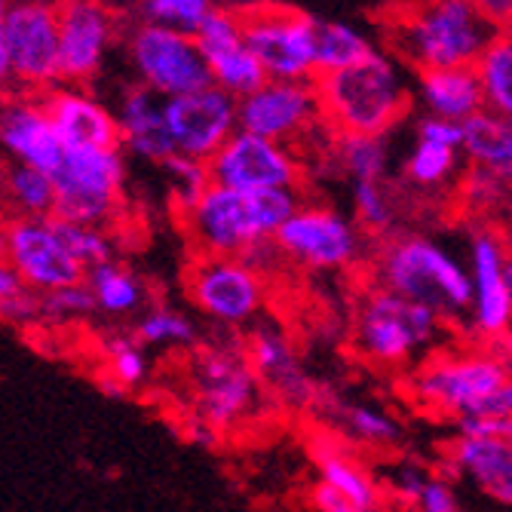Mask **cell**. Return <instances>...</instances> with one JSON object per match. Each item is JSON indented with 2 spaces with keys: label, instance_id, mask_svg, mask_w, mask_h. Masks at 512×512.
<instances>
[{
  "label": "cell",
  "instance_id": "6da1fadb",
  "mask_svg": "<svg viewBox=\"0 0 512 512\" xmlns=\"http://www.w3.org/2000/svg\"><path fill=\"white\" fill-rule=\"evenodd\" d=\"M494 34L497 28L473 7V0H427L387 10L384 16L390 56L414 74L476 65Z\"/></svg>",
  "mask_w": 512,
  "mask_h": 512
},
{
  "label": "cell",
  "instance_id": "7a4b0ae2",
  "mask_svg": "<svg viewBox=\"0 0 512 512\" xmlns=\"http://www.w3.org/2000/svg\"><path fill=\"white\" fill-rule=\"evenodd\" d=\"M405 65L390 53H375L359 65L316 77L322 123L332 135H387L408 114L414 86Z\"/></svg>",
  "mask_w": 512,
  "mask_h": 512
},
{
  "label": "cell",
  "instance_id": "3957f363",
  "mask_svg": "<svg viewBox=\"0 0 512 512\" xmlns=\"http://www.w3.org/2000/svg\"><path fill=\"white\" fill-rule=\"evenodd\" d=\"M301 206V188H276L243 194L209 184L206 194L181 212L184 234L200 255H243L273 243L292 212Z\"/></svg>",
  "mask_w": 512,
  "mask_h": 512
},
{
  "label": "cell",
  "instance_id": "277c9868",
  "mask_svg": "<svg viewBox=\"0 0 512 512\" xmlns=\"http://www.w3.org/2000/svg\"><path fill=\"white\" fill-rule=\"evenodd\" d=\"M378 286L436 310L445 322L470 316L473 286L467 258L430 234H393L375 258Z\"/></svg>",
  "mask_w": 512,
  "mask_h": 512
},
{
  "label": "cell",
  "instance_id": "5b68a950",
  "mask_svg": "<svg viewBox=\"0 0 512 512\" xmlns=\"http://www.w3.org/2000/svg\"><path fill=\"white\" fill-rule=\"evenodd\" d=\"M445 319L384 286H371L353 319V347L362 359L393 368L421 359L442 341Z\"/></svg>",
  "mask_w": 512,
  "mask_h": 512
},
{
  "label": "cell",
  "instance_id": "8992f818",
  "mask_svg": "<svg viewBox=\"0 0 512 512\" xmlns=\"http://www.w3.org/2000/svg\"><path fill=\"white\" fill-rule=\"evenodd\" d=\"M512 375L494 350H460L430 356L411 378V396L427 411L467 421L482 417L488 399Z\"/></svg>",
  "mask_w": 512,
  "mask_h": 512
},
{
  "label": "cell",
  "instance_id": "52a82bcc",
  "mask_svg": "<svg viewBox=\"0 0 512 512\" xmlns=\"http://www.w3.org/2000/svg\"><path fill=\"white\" fill-rule=\"evenodd\" d=\"M123 148H65L56 181V218L108 227L126 200Z\"/></svg>",
  "mask_w": 512,
  "mask_h": 512
},
{
  "label": "cell",
  "instance_id": "ba28073f",
  "mask_svg": "<svg viewBox=\"0 0 512 512\" xmlns=\"http://www.w3.org/2000/svg\"><path fill=\"white\" fill-rule=\"evenodd\" d=\"M123 53L135 83L160 92L163 99L188 96L212 83L203 50L191 34L138 19L123 31Z\"/></svg>",
  "mask_w": 512,
  "mask_h": 512
},
{
  "label": "cell",
  "instance_id": "9c48e42d",
  "mask_svg": "<svg viewBox=\"0 0 512 512\" xmlns=\"http://www.w3.org/2000/svg\"><path fill=\"white\" fill-rule=\"evenodd\" d=\"M264 384L246 356V347H206L194 362L197 417L218 433L240 430L261 408Z\"/></svg>",
  "mask_w": 512,
  "mask_h": 512
},
{
  "label": "cell",
  "instance_id": "30bf717a",
  "mask_svg": "<svg viewBox=\"0 0 512 512\" xmlns=\"http://www.w3.org/2000/svg\"><path fill=\"white\" fill-rule=\"evenodd\" d=\"M365 230L356 218L322 206L301 203L292 218L279 227L273 246L283 261H292L304 270H347L365 255Z\"/></svg>",
  "mask_w": 512,
  "mask_h": 512
},
{
  "label": "cell",
  "instance_id": "8fae6325",
  "mask_svg": "<svg viewBox=\"0 0 512 512\" xmlns=\"http://www.w3.org/2000/svg\"><path fill=\"white\" fill-rule=\"evenodd\" d=\"M188 295L206 319L243 329L264 310V270L243 255H200L188 270Z\"/></svg>",
  "mask_w": 512,
  "mask_h": 512
},
{
  "label": "cell",
  "instance_id": "7c38bea8",
  "mask_svg": "<svg viewBox=\"0 0 512 512\" xmlns=\"http://www.w3.org/2000/svg\"><path fill=\"white\" fill-rule=\"evenodd\" d=\"M246 40L270 80H316V19L292 7L255 4L240 10Z\"/></svg>",
  "mask_w": 512,
  "mask_h": 512
},
{
  "label": "cell",
  "instance_id": "4fadbf2b",
  "mask_svg": "<svg viewBox=\"0 0 512 512\" xmlns=\"http://www.w3.org/2000/svg\"><path fill=\"white\" fill-rule=\"evenodd\" d=\"M0 255H7V261L25 279V286L37 295L86 279V267L71 255L56 215L10 218L0 227Z\"/></svg>",
  "mask_w": 512,
  "mask_h": 512
},
{
  "label": "cell",
  "instance_id": "5bb4252c",
  "mask_svg": "<svg viewBox=\"0 0 512 512\" xmlns=\"http://www.w3.org/2000/svg\"><path fill=\"white\" fill-rule=\"evenodd\" d=\"M209 175L212 184H221V188L258 194L276 188H301L304 169L289 145H279L249 129H237L209 160Z\"/></svg>",
  "mask_w": 512,
  "mask_h": 512
},
{
  "label": "cell",
  "instance_id": "9a60e30c",
  "mask_svg": "<svg viewBox=\"0 0 512 512\" xmlns=\"http://www.w3.org/2000/svg\"><path fill=\"white\" fill-rule=\"evenodd\" d=\"M322 123L316 80H264L240 99V129L298 148Z\"/></svg>",
  "mask_w": 512,
  "mask_h": 512
},
{
  "label": "cell",
  "instance_id": "2e32d148",
  "mask_svg": "<svg viewBox=\"0 0 512 512\" xmlns=\"http://www.w3.org/2000/svg\"><path fill=\"white\" fill-rule=\"evenodd\" d=\"M4 43L16 71V83L53 89L59 68V0H13L4 19Z\"/></svg>",
  "mask_w": 512,
  "mask_h": 512
},
{
  "label": "cell",
  "instance_id": "e0dca14e",
  "mask_svg": "<svg viewBox=\"0 0 512 512\" xmlns=\"http://www.w3.org/2000/svg\"><path fill=\"white\" fill-rule=\"evenodd\" d=\"M509 249L500 237L497 224L476 221L467 243V267H470V329L485 341H500L512 335V298L506 283Z\"/></svg>",
  "mask_w": 512,
  "mask_h": 512
},
{
  "label": "cell",
  "instance_id": "ac0fdd59",
  "mask_svg": "<svg viewBox=\"0 0 512 512\" xmlns=\"http://www.w3.org/2000/svg\"><path fill=\"white\" fill-rule=\"evenodd\" d=\"M120 37L108 0H59V68L62 83L86 86L105 71Z\"/></svg>",
  "mask_w": 512,
  "mask_h": 512
},
{
  "label": "cell",
  "instance_id": "d6986e66",
  "mask_svg": "<svg viewBox=\"0 0 512 512\" xmlns=\"http://www.w3.org/2000/svg\"><path fill=\"white\" fill-rule=\"evenodd\" d=\"M166 114H169L175 154L206 160V163L240 129V99L218 89L215 83L194 89L188 96L169 99Z\"/></svg>",
  "mask_w": 512,
  "mask_h": 512
},
{
  "label": "cell",
  "instance_id": "ffe728a7",
  "mask_svg": "<svg viewBox=\"0 0 512 512\" xmlns=\"http://www.w3.org/2000/svg\"><path fill=\"white\" fill-rule=\"evenodd\" d=\"M197 43H200L203 59L209 65L212 83L218 89L230 92L234 99H246L249 92H255L267 80L261 62L255 59L252 46L246 40L240 10L218 7L206 19V25L197 31Z\"/></svg>",
  "mask_w": 512,
  "mask_h": 512
},
{
  "label": "cell",
  "instance_id": "44dd1931",
  "mask_svg": "<svg viewBox=\"0 0 512 512\" xmlns=\"http://www.w3.org/2000/svg\"><path fill=\"white\" fill-rule=\"evenodd\" d=\"M463 166H470L463 157V123L421 117L414 126V142L402 163V178L411 188L424 194L457 191L463 178Z\"/></svg>",
  "mask_w": 512,
  "mask_h": 512
},
{
  "label": "cell",
  "instance_id": "7402d4cb",
  "mask_svg": "<svg viewBox=\"0 0 512 512\" xmlns=\"http://www.w3.org/2000/svg\"><path fill=\"white\" fill-rule=\"evenodd\" d=\"M246 356L264 390H270L279 402L292 408H307L316 402V381L307 375L292 338L276 322H252V332L246 338Z\"/></svg>",
  "mask_w": 512,
  "mask_h": 512
},
{
  "label": "cell",
  "instance_id": "603a6c76",
  "mask_svg": "<svg viewBox=\"0 0 512 512\" xmlns=\"http://www.w3.org/2000/svg\"><path fill=\"white\" fill-rule=\"evenodd\" d=\"M0 154L10 163L37 166L53 172L65 154L46 102L34 99H0Z\"/></svg>",
  "mask_w": 512,
  "mask_h": 512
},
{
  "label": "cell",
  "instance_id": "cb8c5ba5",
  "mask_svg": "<svg viewBox=\"0 0 512 512\" xmlns=\"http://www.w3.org/2000/svg\"><path fill=\"white\" fill-rule=\"evenodd\" d=\"M43 102L65 148H120V123L114 108L92 96L86 86H53Z\"/></svg>",
  "mask_w": 512,
  "mask_h": 512
},
{
  "label": "cell",
  "instance_id": "d4e9b609",
  "mask_svg": "<svg viewBox=\"0 0 512 512\" xmlns=\"http://www.w3.org/2000/svg\"><path fill=\"white\" fill-rule=\"evenodd\" d=\"M448 467L497 506L512 509V439L497 433H457L448 445Z\"/></svg>",
  "mask_w": 512,
  "mask_h": 512
},
{
  "label": "cell",
  "instance_id": "484cf974",
  "mask_svg": "<svg viewBox=\"0 0 512 512\" xmlns=\"http://www.w3.org/2000/svg\"><path fill=\"white\" fill-rule=\"evenodd\" d=\"M160 92L132 83L123 89V96L114 108L117 123H120V148L138 160H148L163 166L172 154V132H169V114Z\"/></svg>",
  "mask_w": 512,
  "mask_h": 512
},
{
  "label": "cell",
  "instance_id": "4316f807",
  "mask_svg": "<svg viewBox=\"0 0 512 512\" xmlns=\"http://www.w3.org/2000/svg\"><path fill=\"white\" fill-rule=\"evenodd\" d=\"M414 99L427 117L451 123H467L488 108L476 65L421 71L414 77Z\"/></svg>",
  "mask_w": 512,
  "mask_h": 512
},
{
  "label": "cell",
  "instance_id": "83f0119b",
  "mask_svg": "<svg viewBox=\"0 0 512 512\" xmlns=\"http://www.w3.org/2000/svg\"><path fill=\"white\" fill-rule=\"evenodd\" d=\"M310 457L319 473L316 482L335 488L338 494H344L347 500H353L359 506L387 503V494H384L381 482L375 479V473L350 454V448L341 442V436L310 439Z\"/></svg>",
  "mask_w": 512,
  "mask_h": 512
},
{
  "label": "cell",
  "instance_id": "f1b7e54d",
  "mask_svg": "<svg viewBox=\"0 0 512 512\" xmlns=\"http://www.w3.org/2000/svg\"><path fill=\"white\" fill-rule=\"evenodd\" d=\"M329 424L338 436H344L353 445L365 448H393L402 436V427L396 417L375 405V402H350V399H332L325 405Z\"/></svg>",
  "mask_w": 512,
  "mask_h": 512
},
{
  "label": "cell",
  "instance_id": "f546056e",
  "mask_svg": "<svg viewBox=\"0 0 512 512\" xmlns=\"http://www.w3.org/2000/svg\"><path fill=\"white\" fill-rule=\"evenodd\" d=\"M83 283L89 286L99 313H105V316L123 319V316H135V313L148 310V286L142 283V276L114 258L89 267Z\"/></svg>",
  "mask_w": 512,
  "mask_h": 512
},
{
  "label": "cell",
  "instance_id": "4dcf8cb0",
  "mask_svg": "<svg viewBox=\"0 0 512 512\" xmlns=\"http://www.w3.org/2000/svg\"><path fill=\"white\" fill-rule=\"evenodd\" d=\"M463 157L470 166L500 172L512 191V120L485 108L463 123Z\"/></svg>",
  "mask_w": 512,
  "mask_h": 512
},
{
  "label": "cell",
  "instance_id": "1f68e13d",
  "mask_svg": "<svg viewBox=\"0 0 512 512\" xmlns=\"http://www.w3.org/2000/svg\"><path fill=\"white\" fill-rule=\"evenodd\" d=\"M0 203L13 218H46L56 215V181L53 172H43L25 163H7L0 172Z\"/></svg>",
  "mask_w": 512,
  "mask_h": 512
},
{
  "label": "cell",
  "instance_id": "d6a6232c",
  "mask_svg": "<svg viewBox=\"0 0 512 512\" xmlns=\"http://www.w3.org/2000/svg\"><path fill=\"white\" fill-rule=\"evenodd\" d=\"M378 46L365 31L344 19H316V62L319 74L341 71L375 56Z\"/></svg>",
  "mask_w": 512,
  "mask_h": 512
},
{
  "label": "cell",
  "instance_id": "836d02e7",
  "mask_svg": "<svg viewBox=\"0 0 512 512\" xmlns=\"http://www.w3.org/2000/svg\"><path fill=\"white\" fill-rule=\"evenodd\" d=\"M476 71L485 86L488 111L512 120V25L497 28L488 50L476 62Z\"/></svg>",
  "mask_w": 512,
  "mask_h": 512
},
{
  "label": "cell",
  "instance_id": "e575fe53",
  "mask_svg": "<svg viewBox=\"0 0 512 512\" xmlns=\"http://www.w3.org/2000/svg\"><path fill=\"white\" fill-rule=\"evenodd\" d=\"M457 197L460 206L476 221H491V224H497L503 212L512 206V191L506 178L485 166H467V172H463L457 184Z\"/></svg>",
  "mask_w": 512,
  "mask_h": 512
},
{
  "label": "cell",
  "instance_id": "d590c367",
  "mask_svg": "<svg viewBox=\"0 0 512 512\" xmlns=\"http://www.w3.org/2000/svg\"><path fill=\"white\" fill-rule=\"evenodd\" d=\"M350 203L353 218L375 237H390L399 221V197L387 184V178H368V181H350Z\"/></svg>",
  "mask_w": 512,
  "mask_h": 512
},
{
  "label": "cell",
  "instance_id": "8d00e7d4",
  "mask_svg": "<svg viewBox=\"0 0 512 512\" xmlns=\"http://www.w3.org/2000/svg\"><path fill=\"white\" fill-rule=\"evenodd\" d=\"M132 335L148 350H175L197 344V325L188 313L175 307H148L138 313Z\"/></svg>",
  "mask_w": 512,
  "mask_h": 512
},
{
  "label": "cell",
  "instance_id": "74e56055",
  "mask_svg": "<svg viewBox=\"0 0 512 512\" xmlns=\"http://www.w3.org/2000/svg\"><path fill=\"white\" fill-rule=\"evenodd\" d=\"M335 154L350 181L387 178L390 169V148L384 135H332Z\"/></svg>",
  "mask_w": 512,
  "mask_h": 512
},
{
  "label": "cell",
  "instance_id": "f35d334b",
  "mask_svg": "<svg viewBox=\"0 0 512 512\" xmlns=\"http://www.w3.org/2000/svg\"><path fill=\"white\" fill-rule=\"evenodd\" d=\"M163 175H166V184H169V200L175 206V215L188 212L212 184L209 163L184 157V154H172L163 163Z\"/></svg>",
  "mask_w": 512,
  "mask_h": 512
},
{
  "label": "cell",
  "instance_id": "ab89813d",
  "mask_svg": "<svg viewBox=\"0 0 512 512\" xmlns=\"http://www.w3.org/2000/svg\"><path fill=\"white\" fill-rule=\"evenodd\" d=\"M215 10V0H145V7L138 10V19L197 37V31Z\"/></svg>",
  "mask_w": 512,
  "mask_h": 512
},
{
  "label": "cell",
  "instance_id": "60d3db41",
  "mask_svg": "<svg viewBox=\"0 0 512 512\" xmlns=\"http://www.w3.org/2000/svg\"><path fill=\"white\" fill-rule=\"evenodd\" d=\"M108 371L126 384L129 390L142 387L151 378V359H148V347H142L135 341V335H111L102 344Z\"/></svg>",
  "mask_w": 512,
  "mask_h": 512
},
{
  "label": "cell",
  "instance_id": "b9f144b4",
  "mask_svg": "<svg viewBox=\"0 0 512 512\" xmlns=\"http://www.w3.org/2000/svg\"><path fill=\"white\" fill-rule=\"evenodd\" d=\"M59 221V230L62 237L71 249V255L89 270L96 267L108 258H114V240L105 227H96V224H80V221H65V218H56Z\"/></svg>",
  "mask_w": 512,
  "mask_h": 512
},
{
  "label": "cell",
  "instance_id": "7bdbcfd3",
  "mask_svg": "<svg viewBox=\"0 0 512 512\" xmlns=\"http://www.w3.org/2000/svg\"><path fill=\"white\" fill-rule=\"evenodd\" d=\"M40 307H43V319H50V322H80L92 313H99L96 298H92L86 283H74V286L40 295Z\"/></svg>",
  "mask_w": 512,
  "mask_h": 512
},
{
  "label": "cell",
  "instance_id": "ee69618b",
  "mask_svg": "<svg viewBox=\"0 0 512 512\" xmlns=\"http://www.w3.org/2000/svg\"><path fill=\"white\" fill-rule=\"evenodd\" d=\"M408 509L411 512H467L457 497V491H454V485L445 476H433V473Z\"/></svg>",
  "mask_w": 512,
  "mask_h": 512
},
{
  "label": "cell",
  "instance_id": "f6af8a7d",
  "mask_svg": "<svg viewBox=\"0 0 512 512\" xmlns=\"http://www.w3.org/2000/svg\"><path fill=\"white\" fill-rule=\"evenodd\" d=\"M427 479H430V473L421 467V463L405 460V463H396V467L390 470V476H387V491H390V497H393L396 503L411 506V503L417 500V494H421V488L427 485Z\"/></svg>",
  "mask_w": 512,
  "mask_h": 512
},
{
  "label": "cell",
  "instance_id": "bcb514c9",
  "mask_svg": "<svg viewBox=\"0 0 512 512\" xmlns=\"http://www.w3.org/2000/svg\"><path fill=\"white\" fill-rule=\"evenodd\" d=\"M37 319H43V307H40V295L31 289H22L19 295L0 304V322L16 325V329H28Z\"/></svg>",
  "mask_w": 512,
  "mask_h": 512
},
{
  "label": "cell",
  "instance_id": "7dc6e473",
  "mask_svg": "<svg viewBox=\"0 0 512 512\" xmlns=\"http://www.w3.org/2000/svg\"><path fill=\"white\" fill-rule=\"evenodd\" d=\"M310 506H313V512H393L387 503H381V506H359V503L347 500L344 494H338L335 488L322 485V482H316L310 488Z\"/></svg>",
  "mask_w": 512,
  "mask_h": 512
},
{
  "label": "cell",
  "instance_id": "c3c4849f",
  "mask_svg": "<svg viewBox=\"0 0 512 512\" xmlns=\"http://www.w3.org/2000/svg\"><path fill=\"white\" fill-rule=\"evenodd\" d=\"M457 433H497L512 439V417H467L457 421Z\"/></svg>",
  "mask_w": 512,
  "mask_h": 512
},
{
  "label": "cell",
  "instance_id": "681fc988",
  "mask_svg": "<svg viewBox=\"0 0 512 512\" xmlns=\"http://www.w3.org/2000/svg\"><path fill=\"white\" fill-rule=\"evenodd\" d=\"M473 7H476L494 28H509V25H512V0H473Z\"/></svg>",
  "mask_w": 512,
  "mask_h": 512
},
{
  "label": "cell",
  "instance_id": "f907efd6",
  "mask_svg": "<svg viewBox=\"0 0 512 512\" xmlns=\"http://www.w3.org/2000/svg\"><path fill=\"white\" fill-rule=\"evenodd\" d=\"M22 289H28V286H25V279H22L19 270L7 261V255H0V304H4L7 298H13V295H19Z\"/></svg>",
  "mask_w": 512,
  "mask_h": 512
},
{
  "label": "cell",
  "instance_id": "816d5d0a",
  "mask_svg": "<svg viewBox=\"0 0 512 512\" xmlns=\"http://www.w3.org/2000/svg\"><path fill=\"white\" fill-rule=\"evenodd\" d=\"M13 83H16V71H13L10 53H7L4 34H0V99H7V92L13 89Z\"/></svg>",
  "mask_w": 512,
  "mask_h": 512
},
{
  "label": "cell",
  "instance_id": "f5cc1de1",
  "mask_svg": "<svg viewBox=\"0 0 512 512\" xmlns=\"http://www.w3.org/2000/svg\"><path fill=\"white\" fill-rule=\"evenodd\" d=\"M188 433H191V439H194L197 445H203V448H212V445L218 442V436H221L215 427H209L206 421H200V417H194V424H191Z\"/></svg>",
  "mask_w": 512,
  "mask_h": 512
},
{
  "label": "cell",
  "instance_id": "db71d44e",
  "mask_svg": "<svg viewBox=\"0 0 512 512\" xmlns=\"http://www.w3.org/2000/svg\"><path fill=\"white\" fill-rule=\"evenodd\" d=\"M96 384H99V390H102L108 399H123V396L129 393V387H126V384H120V381L111 375V371H105V375H99V381H96Z\"/></svg>",
  "mask_w": 512,
  "mask_h": 512
},
{
  "label": "cell",
  "instance_id": "11a10c76",
  "mask_svg": "<svg viewBox=\"0 0 512 512\" xmlns=\"http://www.w3.org/2000/svg\"><path fill=\"white\" fill-rule=\"evenodd\" d=\"M494 353L500 356V362L506 365V371L512 375V335L500 338V341H497V347H494Z\"/></svg>",
  "mask_w": 512,
  "mask_h": 512
},
{
  "label": "cell",
  "instance_id": "9f6ffc18",
  "mask_svg": "<svg viewBox=\"0 0 512 512\" xmlns=\"http://www.w3.org/2000/svg\"><path fill=\"white\" fill-rule=\"evenodd\" d=\"M497 230H500V237H503V243H506V249H509V255H512V206L503 212V218L497 221Z\"/></svg>",
  "mask_w": 512,
  "mask_h": 512
},
{
  "label": "cell",
  "instance_id": "6f0895ef",
  "mask_svg": "<svg viewBox=\"0 0 512 512\" xmlns=\"http://www.w3.org/2000/svg\"><path fill=\"white\" fill-rule=\"evenodd\" d=\"M114 10H142L145 0H108Z\"/></svg>",
  "mask_w": 512,
  "mask_h": 512
},
{
  "label": "cell",
  "instance_id": "680465c9",
  "mask_svg": "<svg viewBox=\"0 0 512 512\" xmlns=\"http://www.w3.org/2000/svg\"><path fill=\"white\" fill-rule=\"evenodd\" d=\"M390 10H405V7H417V4H427V0H387Z\"/></svg>",
  "mask_w": 512,
  "mask_h": 512
},
{
  "label": "cell",
  "instance_id": "91938a15",
  "mask_svg": "<svg viewBox=\"0 0 512 512\" xmlns=\"http://www.w3.org/2000/svg\"><path fill=\"white\" fill-rule=\"evenodd\" d=\"M10 7H13V0H0V28H4V19H7Z\"/></svg>",
  "mask_w": 512,
  "mask_h": 512
},
{
  "label": "cell",
  "instance_id": "94428289",
  "mask_svg": "<svg viewBox=\"0 0 512 512\" xmlns=\"http://www.w3.org/2000/svg\"><path fill=\"white\" fill-rule=\"evenodd\" d=\"M506 283H509V298H512V255L506 261Z\"/></svg>",
  "mask_w": 512,
  "mask_h": 512
}]
</instances>
